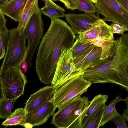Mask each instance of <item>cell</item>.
I'll list each match as a JSON object with an SVG mask.
<instances>
[{"mask_svg": "<svg viewBox=\"0 0 128 128\" xmlns=\"http://www.w3.org/2000/svg\"><path fill=\"white\" fill-rule=\"evenodd\" d=\"M9 34L6 52L0 68V76L13 68L20 67L27 55L25 30L20 35L16 28L9 30Z\"/></svg>", "mask_w": 128, "mask_h": 128, "instance_id": "3957f363", "label": "cell"}, {"mask_svg": "<svg viewBox=\"0 0 128 128\" xmlns=\"http://www.w3.org/2000/svg\"><path fill=\"white\" fill-rule=\"evenodd\" d=\"M63 3L66 8L72 10L77 9L78 3L77 0H62Z\"/></svg>", "mask_w": 128, "mask_h": 128, "instance_id": "83f0119b", "label": "cell"}, {"mask_svg": "<svg viewBox=\"0 0 128 128\" xmlns=\"http://www.w3.org/2000/svg\"><path fill=\"white\" fill-rule=\"evenodd\" d=\"M54 1H59L63 3V1L62 0H52Z\"/></svg>", "mask_w": 128, "mask_h": 128, "instance_id": "e575fe53", "label": "cell"}, {"mask_svg": "<svg viewBox=\"0 0 128 128\" xmlns=\"http://www.w3.org/2000/svg\"><path fill=\"white\" fill-rule=\"evenodd\" d=\"M92 42H82L76 38L72 47V54L73 58L79 57L86 53L96 46L91 44Z\"/></svg>", "mask_w": 128, "mask_h": 128, "instance_id": "7402d4cb", "label": "cell"}, {"mask_svg": "<svg viewBox=\"0 0 128 128\" xmlns=\"http://www.w3.org/2000/svg\"><path fill=\"white\" fill-rule=\"evenodd\" d=\"M27 82L20 67L12 69L0 76L1 97L8 100H16L24 94Z\"/></svg>", "mask_w": 128, "mask_h": 128, "instance_id": "5b68a950", "label": "cell"}, {"mask_svg": "<svg viewBox=\"0 0 128 128\" xmlns=\"http://www.w3.org/2000/svg\"><path fill=\"white\" fill-rule=\"evenodd\" d=\"M117 40L114 39L113 36L97 38L93 40L91 44L100 47L102 53L100 59L102 60L112 58L116 48Z\"/></svg>", "mask_w": 128, "mask_h": 128, "instance_id": "2e32d148", "label": "cell"}, {"mask_svg": "<svg viewBox=\"0 0 128 128\" xmlns=\"http://www.w3.org/2000/svg\"><path fill=\"white\" fill-rule=\"evenodd\" d=\"M111 31L113 34H122L126 29L123 26L116 23H113L110 25Z\"/></svg>", "mask_w": 128, "mask_h": 128, "instance_id": "4316f807", "label": "cell"}, {"mask_svg": "<svg viewBox=\"0 0 128 128\" xmlns=\"http://www.w3.org/2000/svg\"><path fill=\"white\" fill-rule=\"evenodd\" d=\"M117 0L128 13V0Z\"/></svg>", "mask_w": 128, "mask_h": 128, "instance_id": "4dcf8cb0", "label": "cell"}, {"mask_svg": "<svg viewBox=\"0 0 128 128\" xmlns=\"http://www.w3.org/2000/svg\"><path fill=\"white\" fill-rule=\"evenodd\" d=\"M78 6L77 10L85 12L97 13L95 4L92 0H77Z\"/></svg>", "mask_w": 128, "mask_h": 128, "instance_id": "cb8c5ba5", "label": "cell"}, {"mask_svg": "<svg viewBox=\"0 0 128 128\" xmlns=\"http://www.w3.org/2000/svg\"><path fill=\"white\" fill-rule=\"evenodd\" d=\"M83 74L69 79L56 89L51 100L56 108L87 91L92 84L84 78Z\"/></svg>", "mask_w": 128, "mask_h": 128, "instance_id": "277c9868", "label": "cell"}, {"mask_svg": "<svg viewBox=\"0 0 128 128\" xmlns=\"http://www.w3.org/2000/svg\"><path fill=\"white\" fill-rule=\"evenodd\" d=\"M72 47L70 49L64 48L62 50L54 77L50 83L56 88L69 79L84 73L83 70L77 68L74 64Z\"/></svg>", "mask_w": 128, "mask_h": 128, "instance_id": "8992f818", "label": "cell"}, {"mask_svg": "<svg viewBox=\"0 0 128 128\" xmlns=\"http://www.w3.org/2000/svg\"><path fill=\"white\" fill-rule=\"evenodd\" d=\"M26 114L24 108L16 109L2 123L1 125L6 126L20 125L22 126Z\"/></svg>", "mask_w": 128, "mask_h": 128, "instance_id": "ffe728a7", "label": "cell"}, {"mask_svg": "<svg viewBox=\"0 0 128 128\" xmlns=\"http://www.w3.org/2000/svg\"><path fill=\"white\" fill-rule=\"evenodd\" d=\"M108 98V94H99L90 101L88 105L80 117L78 128H84L93 116L104 108Z\"/></svg>", "mask_w": 128, "mask_h": 128, "instance_id": "8fae6325", "label": "cell"}, {"mask_svg": "<svg viewBox=\"0 0 128 128\" xmlns=\"http://www.w3.org/2000/svg\"><path fill=\"white\" fill-rule=\"evenodd\" d=\"M10 0H0V8Z\"/></svg>", "mask_w": 128, "mask_h": 128, "instance_id": "d6a6232c", "label": "cell"}, {"mask_svg": "<svg viewBox=\"0 0 128 128\" xmlns=\"http://www.w3.org/2000/svg\"><path fill=\"white\" fill-rule=\"evenodd\" d=\"M45 5L40 9L42 14L45 15L51 19L63 17L65 16V10L58 5L45 3Z\"/></svg>", "mask_w": 128, "mask_h": 128, "instance_id": "44dd1931", "label": "cell"}, {"mask_svg": "<svg viewBox=\"0 0 128 128\" xmlns=\"http://www.w3.org/2000/svg\"><path fill=\"white\" fill-rule=\"evenodd\" d=\"M102 53L101 48L96 46L82 55L73 58V61L77 68L84 71L102 60Z\"/></svg>", "mask_w": 128, "mask_h": 128, "instance_id": "7c38bea8", "label": "cell"}, {"mask_svg": "<svg viewBox=\"0 0 128 128\" xmlns=\"http://www.w3.org/2000/svg\"><path fill=\"white\" fill-rule=\"evenodd\" d=\"M54 93V92L42 104L32 111L26 114L22 126L26 128H32L42 125L46 122L54 113L56 108L51 100Z\"/></svg>", "mask_w": 128, "mask_h": 128, "instance_id": "9c48e42d", "label": "cell"}, {"mask_svg": "<svg viewBox=\"0 0 128 128\" xmlns=\"http://www.w3.org/2000/svg\"><path fill=\"white\" fill-rule=\"evenodd\" d=\"M94 3L95 4L96 2V0H92Z\"/></svg>", "mask_w": 128, "mask_h": 128, "instance_id": "836d02e7", "label": "cell"}, {"mask_svg": "<svg viewBox=\"0 0 128 128\" xmlns=\"http://www.w3.org/2000/svg\"><path fill=\"white\" fill-rule=\"evenodd\" d=\"M6 20L4 15L0 12V59L4 58L9 38V30L6 23Z\"/></svg>", "mask_w": 128, "mask_h": 128, "instance_id": "d6986e66", "label": "cell"}, {"mask_svg": "<svg viewBox=\"0 0 128 128\" xmlns=\"http://www.w3.org/2000/svg\"><path fill=\"white\" fill-rule=\"evenodd\" d=\"M78 34V40L84 43L92 42L98 38L113 36L110 26L106 24L104 19L94 27Z\"/></svg>", "mask_w": 128, "mask_h": 128, "instance_id": "5bb4252c", "label": "cell"}, {"mask_svg": "<svg viewBox=\"0 0 128 128\" xmlns=\"http://www.w3.org/2000/svg\"><path fill=\"white\" fill-rule=\"evenodd\" d=\"M40 10L32 15L25 29L28 42V68L31 67L33 56L43 37V23Z\"/></svg>", "mask_w": 128, "mask_h": 128, "instance_id": "52a82bcc", "label": "cell"}, {"mask_svg": "<svg viewBox=\"0 0 128 128\" xmlns=\"http://www.w3.org/2000/svg\"><path fill=\"white\" fill-rule=\"evenodd\" d=\"M95 4L97 14L102 15L105 21L119 24L128 32V13L117 0H96Z\"/></svg>", "mask_w": 128, "mask_h": 128, "instance_id": "ba28073f", "label": "cell"}, {"mask_svg": "<svg viewBox=\"0 0 128 128\" xmlns=\"http://www.w3.org/2000/svg\"><path fill=\"white\" fill-rule=\"evenodd\" d=\"M104 108L98 111L92 117L84 128H99Z\"/></svg>", "mask_w": 128, "mask_h": 128, "instance_id": "d4e9b609", "label": "cell"}, {"mask_svg": "<svg viewBox=\"0 0 128 128\" xmlns=\"http://www.w3.org/2000/svg\"><path fill=\"white\" fill-rule=\"evenodd\" d=\"M124 101L126 105V108L124 110V112L122 114L126 121L128 122V95Z\"/></svg>", "mask_w": 128, "mask_h": 128, "instance_id": "f546056e", "label": "cell"}, {"mask_svg": "<svg viewBox=\"0 0 128 128\" xmlns=\"http://www.w3.org/2000/svg\"><path fill=\"white\" fill-rule=\"evenodd\" d=\"M64 17L75 34L83 32L94 27L103 20L95 13L85 12L81 14L70 13Z\"/></svg>", "mask_w": 128, "mask_h": 128, "instance_id": "30bf717a", "label": "cell"}, {"mask_svg": "<svg viewBox=\"0 0 128 128\" xmlns=\"http://www.w3.org/2000/svg\"><path fill=\"white\" fill-rule=\"evenodd\" d=\"M121 96H118L112 100L109 104L104 108L100 127L103 126L106 123L111 121L119 114L115 108V106L118 102L124 101Z\"/></svg>", "mask_w": 128, "mask_h": 128, "instance_id": "ac0fdd59", "label": "cell"}, {"mask_svg": "<svg viewBox=\"0 0 128 128\" xmlns=\"http://www.w3.org/2000/svg\"><path fill=\"white\" fill-rule=\"evenodd\" d=\"M43 1L45 4V3H47L48 4H52L55 5H57L56 4H55L54 2L52 1V0H42Z\"/></svg>", "mask_w": 128, "mask_h": 128, "instance_id": "1f68e13d", "label": "cell"}, {"mask_svg": "<svg viewBox=\"0 0 128 128\" xmlns=\"http://www.w3.org/2000/svg\"><path fill=\"white\" fill-rule=\"evenodd\" d=\"M28 0H10L0 8V12L15 21H18Z\"/></svg>", "mask_w": 128, "mask_h": 128, "instance_id": "9a60e30c", "label": "cell"}, {"mask_svg": "<svg viewBox=\"0 0 128 128\" xmlns=\"http://www.w3.org/2000/svg\"><path fill=\"white\" fill-rule=\"evenodd\" d=\"M89 104L87 97H75L58 108L50 124L57 128H78L80 117Z\"/></svg>", "mask_w": 128, "mask_h": 128, "instance_id": "7a4b0ae2", "label": "cell"}, {"mask_svg": "<svg viewBox=\"0 0 128 128\" xmlns=\"http://www.w3.org/2000/svg\"><path fill=\"white\" fill-rule=\"evenodd\" d=\"M75 37L73 30L65 22L58 18L51 19L49 27L40 42L36 58V71L42 82H51L62 50L72 48Z\"/></svg>", "mask_w": 128, "mask_h": 128, "instance_id": "6da1fadb", "label": "cell"}, {"mask_svg": "<svg viewBox=\"0 0 128 128\" xmlns=\"http://www.w3.org/2000/svg\"><path fill=\"white\" fill-rule=\"evenodd\" d=\"M16 100H8L1 97L0 100V118L6 119L11 114V110Z\"/></svg>", "mask_w": 128, "mask_h": 128, "instance_id": "603a6c76", "label": "cell"}, {"mask_svg": "<svg viewBox=\"0 0 128 128\" xmlns=\"http://www.w3.org/2000/svg\"><path fill=\"white\" fill-rule=\"evenodd\" d=\"M56 89L54 86H47L31 95L26 102L24 107L26 114L42 104L54 92Z\"/></svg>", "mask_w": 128, "mask_h": 128, "instance_id": "4fadbf2b", "label": "cell"}, {"mask_svg": "<svg viewBox=\"0 0 128 128\" xmlns=\"http://www.w3.org/2000/svg\"><path fill=\"white\" fill-rule=\"evenodd\" d=\"M27 55L25 57L23 62L20 67V69L22 73L24 74L28 68Z\"/></svg>", "mask_w": 128, "mask_h": 128, "instance_id": "f1b7e54d", "label": "cell"}, {"mask_svg": "<svg viewBox=\"0 0 128 128\" xmlns=\"http://www.w3.org/2000/svg\"><path fill=\"white\" fill-rule=\"evenodd\" d=\"M128 92V90L127 91Z\"/></svg>", "mask_w": 128, "mask_h": 128, "instance_id": "d590c367", "label": "cell"}, {"mask_svg": "<svg viewBox=\"0 0 128 128\" xmlns=\"http://www.w3.org/2000/svg\"><path fill=\"white\" fill-rule=\"evenodd\" d=\"M111 121L114 123L118 128H128L126 120L122 114H118Z\"/></svg>", "mask_w": 128, "mask_h": 128, "instance_id": "484cf974", "label": "cell"}, {"mask_svg": "<svg viewBox=\"0 0 128 128\" xmlns=\"http://www.w3.org/2000/svg\"><path fill=\"white\" fill-rule=\"evenodd\" d=\"M38 0H28L18 21L17 29L20 34H22L25 31L27 24L32 15L40 10Z\"/></svg>", "mask_w": 128, "mask_h": 128, "instance_id": "e0dca14e", "label": "cell"}]
</instances>
